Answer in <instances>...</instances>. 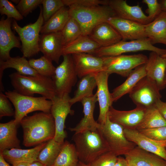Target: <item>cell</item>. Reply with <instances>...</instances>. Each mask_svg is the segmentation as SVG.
Instances as JSON below:
<instances>
[{
  "label": "cell",
  "instance_id": "obj_46",
  "mask_svg": "<svg viewBox=\"0 0 166 166\" xmlns=\"http://www.w3.org/2000/svg\"><path fill=\"white\" fill-rule=\"evenodd\" d=\"M155 106L166 121V102L160 100L156 103Z\"/></svg>",
  "mask_w": 166,
  "mask_h": 166
},
{
  "label": "cell",
  "instance_id": "obj_54",
  "mask_svg": "<svg viewBox=\"0 0 166 166\" xmlns=\"http://www.w3.org/2000/svg\"><path fill=\"white\" fill-rule=\"evenodd\" d=\"M162 56L166 59V53L164 55Z\"/></svg>",
  "mask_w": 166,
  "mask_h": 166
},
{
  "label": "cell",
  "instance_id": "obj_36",
  "mask_svg": "<svg viewBox=\"0 0 166 166\" xmlns=\"http://www.w3.org/2000/svg\"><path fill=\"white\" fill-rule=\"evenodd\" d=\"M52 61L43 56L38 59L32 58L29 60L30 66L40 75L52 78L56 68Z\"/></svg>",
  "mask_w": 166,
  "mask_h": 166
},
{
  "label": "cell",
  "instance_id": "obj_13",
  "mask_svg": "<svg viewBox=\"0 0 166 166\" xmlns=\"http://www.w3.org/2000/svg\"><path fill=\"white\" fill-rule=\"evenodd\" d=\"M125 137L139 148L166 160V140L156 141L146 136L136 129H124Z\"/></svg>",
  "mask_w": 166,
  "mask_h": 166
},
{
  "label": "cell",
  "instance_id": "obj_40",
  "mask_svg": "<svg viewBox=\"0 0 166 166\" xmlns=\"http://www.w3.org/2000/svg\"><path fill=\"white\" fill-rule=\"evenodd\" d=\"M118 157L111 151L106 152L95 159L90 163L89 166H114Z\"/></svg>",
  "mask_w": 166,
  "mask_h": 166
},
{
  "label": "cell",
  "instance_id": "obj_19",
  "mask_svg": "<svg viewBox=\"0 0 166 166\" xmlns=\"http://www.w3.org/2000/svg\"><path fill=\"white\" fill-rule=\"evenodd\" d=\"M77 77L80 78L104 70L102 57L89 53H79L71 55Z\"/></svg>",
  "mask_w": 166,
  "mask_h": 166
},
{
  "label": "cell",
  "instance_id": "obj_22",
  "mask_svg": "<svg viewBox=\"0 0 166 166\" xmlns=\"http://www.w3.org/2000/svg\"><path fill=\"white\" fill-rule=\"evenodd\" d=\"M97 101L96 93L93 96L82 100L81 102L83 107L84 117L76 126L70 128V130L78 133L86 131H94L99 128L100 124L95 121L93 117L94 111Z\"/></svg>",
  "mask_w": 166,
  "mask_h": 166
},
{
  "label": "cell",
  "instance_id": "obj_57",
  "mask_svg": "<svg viewBox=\"0 0 166 166\" xmlns=\"http://www.w3.org/2000/svg\"></svg>",
  "mask_w": 166,
  "mask_h": 166
},
{
  "label": "cell",
  "instance_id": "obj_30",
  "mask_svg": "<svg viewBox=\"0 0 166 166\" xmlns=\"http://www.w3.org/2000/svg\"><path fill=\"white\" fill-rule=\"evenodd\" d=\"M100 47L88 35H82L64 46L63 55L83 53L92 54Z\"/></svg>",
  "mask_w": 166,
  "mask_h": 166
},
{
  "label": "cell",
  "instance_id": "obj_10",
  "mask_svg": "<svg viewBox=\"0 0 166 166\" xmlns=\"http://www.w3.org/2000/svg\"><path fill=\"white\" fill-rule=\"evenodd\" d=\"M104 70L110 75L115 73L127 77L137 67L145 64L148 57L143 54L121 55L115 56L102 57Z\"/></svg>",
  "mask_w": 166,
  "mask_h": 166
},
{
  "label": "cell",
  "instance_id": "obj_45",
  "mask_svg": "<svg viewBox=\"0 0 166 166\" xmlns=\"http://www.w3.org/2000/svg\"><path fill=\"white\" fill-rule=\"evenodd\" d=\"M65 5L69 6L77 5L83 6L100 5H108V0H62Z\"/></svg>",
  "mask_w": 166,
  "mask_h": 166
},
{
  "label": "cell",
  "instance_id": "obj_12",
  "mask_svg": "<svg viewBox=\"0 0 166 166\" xmlns=\"http://www.w3.org/2000/svg\"><path fill=\"white\" fill-rule=\"evenodd\" d=\"M70 97L69 94L60 97L56 96L51 101L52 104L50 113L53 117L55 123V133L54 140L56 141L63 143L66 136L65 128L66 118L69 114H73V111L71 109L69 102Z\"/></svg>",
  "mask_w": 166,
  "mask_h": 166
},
{
  "label": "cell",
  "instance_id": "obj_9",
  "mask_svg": "<svg viewBox=\"0 0 166 166\" xmlns=\"http://www.w3.org/2000/svg\"><path fill=\"white\" fill-rule=\"evenodd\" d=\"M63 56V61L56 68L51 78L56 96L60 97L69 94L78 77L71 55Z\"/></svg>",
  "mask_w": 166,
  "mask_h": 166
},
{
  "label": "cell",
  "instance_id": "obj_7",
  "mask_svg": "<svg viewBox=\"0 0 166 166\" xmlns=\"http://www.w3.org/2000/svg\"><path fill=\"white\" fill-rule=\"evenodd\" d=\"M124 129L121 125L111 121L108 115L105 123L100 124L98 129L110 151L117 156L125 155L136 146L126 138Z\"/></svg>",
  "mask_w": 166,
  "mask_h": 166
},
{
  "label": "cell",
  "instance_id": "obj_3",
  "mask_svg": "<svg viewBox=\"0 0 166 166\" xmlns=\"http://www.w3.org/2000/svg\"><path fill=\"white\" fill-rule=\"evenodd\" d=\"M72 138L79 161L85 164L110 151L98 129L75 133Z\"/></svg>",
  "mask_w": 166,
  "mask_h": 166
},
{
  "label": "cell",
  "instance_id": "obj_35",
  "mask_svg": "<svg viewBox=\"0 0 166 166\" xmlns=\"http://www.w3.org/2000/svg\"><path fill=\"white\" fill-rule=\"evenodd\" d=\"M63 143L56 141L53 138L48 141L39 153L38 161L45 166H51L58 156Z\"/></svg>",
  "mask_w": 166,
  "mask_h": 166
},
{
  "label": "cell",
  "instance_id": "obj_31",
  "mask_svg": "<svg viewBox=\"0 0 166 166\" xmlns=\"http://www.w3.org/2000/svg\"><path fill=\"white\" fill-rule=\"evenodd\" d=\"M70 18L69 8L65 6L54 14L42 26V34L61 32Z\"/></svg>",
  "mask_w": 166,
  "mask_h": 166
},
{
  "label": "cell",
  "instance_id": "obj_50",
  "mask_svg": "<svg viewBox=\"0 0 166 166\" xmlns=\"http://www.w3.org/2000/svg\"><path fill=\"white\" fill-rule=\"evenodd\" d=\"M160 4L161 5L162 11H166V0L162 1Z\"/></svg>",
  "mask_w": 166,
  "mask_h": 166
},
{
  "label": "cell",
  "instance_id": "obj_11",
  "mask_svg": "<svg viewBox=\"0 0 166 166\" xmlns=\"http://www.w3.org/2000/svg\"><path fill=\"white\" fill-rule=\"evenodd\" d=\"M156 83L146 76L142 78L129 93L136 106L147 109L155 106L161 98Z\"/></svg>",
  "mask_w": 166,
  "mask_h": 166
},
{
  "label": "cell",
  "instance_id": "obj_27",
  "mask_svg": "<svg viewBox=\"0 0 166 166\" xmlns=\"http://www.w3.org/2000/svg\"><path fill=\"white\" fill-rule=\"evenodd\" d=\"M146 76L145 64L140 65L133 70L121 85L115 88L110 93V97L113 103L124 95L129 93L138 82Z\"/></svg>",
  "mask_w": 166,
  "mask_h": 166
},
{
  "label": "cell",
  "instance_id": "obj_37",
  "mask_svg": "<svg viewBox=\"0 0 166 166\" xmlns=\"http://www.w3.org/2000/svg\"><path fill=\"white\" fill-rule=\"evenodd\" d=\"M64 46L82 35L81 27L77 21L70 17L61 31Z\"/></svg>",
  "mask_w": 166,
  "mask_h": 166
},
{
  "label": "cell",
  "instance_id": "obj_18",
  "mask_svg": "<svg viewBox=\"0 0 166 166\" xmlns=\"http://www.w3.org/2000/svg\"><path fill=\"white\" fill-rule=\"evenodd\" d=\"M146 109L136 106L132 110L121 111L115 109L112 106L107 115L111 121L121 125L124 129H136L142 120Z\"/></svg>",
  "mask_w": 166,
  "mask_h": 166
},
{
  "label": "cell",
  "instance_id": "obj_33",
  "mask_svg": "<svg viewBox=\"0 0 166 166\" xmlns=\"http://www.w3.org/2000/svg\"><path fill=\"white\" fill-rule=\"evenodd\" d=\"M79 160L74 144L65 141L51 166H77Z\"/></svg>",
  "mask_w": 166,
  "mask_h": 166
},
{
  "label": "cell",
  "instance_id": "obj_23",
  "mask_svg": "<svg viewBox=\"0 0 166 166\" xmlns=\"http://www.w3.org/2000/svg\"><path fill=\"white\" fill-rule=\"evenodd\" d=\"M46 143H43L29 149L13 148L0 152L6 161L12 165L20 163H31L38 161L39 154Z\"/></svg>",
  "mask_w": 166,
  "mask_h": 166
},
{
  "label": "cell",
  "instance_id": "obj_53",
  "mask_svg": "<svg viewBox=\"0 0 166 166\" xmlns=\"http://www.w3.org/2000/svg\"><path fill=\"white\" fill-rule=\"evenodd\" d=\"M11 1L13 2L14 3H15L17 4L19 2L20 0H11Z\"/></svg>",
  "mask_w": 166,
  "mask_h": 166
},
{
  "label": "cell",
  "instance_id": "obj_55",
  "mask_svg": "<svg viewBox=\"0 0 166 166\" xmlns=\"http://www.w3.org/2000/svg\"><path fill=\"white\" fill-rule=\"evenodd\" d=\"M128 163L129 164V166H135V165H134L133 164H132L129 163Z\"/></svg>",
  "mask_w": 166,
  "mask_h": 166
},
{
  "label": "cell",
  "instance_id": "obj_21",
  "mask_svg": "<svg viewBox=\"0 0 166 166\" xmlns=\"http://www.w3.org/2000/svg\"><path fill=\"white\" fill-rule=\"evenodd\" d=\"M12 18H2L0 21V60L5 61L11 57L12 48H22L19 38L11 29Z\"/></svg>",
  "mask_w": 166,
  "mask_h": 166
},
{
  "label": "cell",
  "instance_id": "obj_15",
  "mask_svg": "<svg viewBox=\"0 0 166 166\" xmlns=\"http://www.w3.org/2000/svg\"><path fill=\"white\" fill-rule=\"evenodd\" d=\"M109 75L104 70L95 74L97 87L96 93L99 106L98 122L101 124L105 123L109 109L113 104L108 86V79Z\"/></svg>",
  "mask_w": 166,
  "mask_h": 166
},
{
  "label": "cell",
  "instance_id": "obj_39",
  "mask_svg": "<svg viewBox=\"0 0 166 166\" xmlns=\"http://www.w3.org/2000/svg\"><path fill=\"white\" fill-rule=\"evenodd\" d=\"M0 13L1 15H5L7 18H13L16 21H20L23 18L16 7L7 0H0Z\"/></svg>",
  "mask_w": 166,
  "mask_h": 166
},
{
  "label": "cell",
  "instance_id": "obj_34",
  "mask_svg": "<svg viewBox=\"0 0 166 166\" xmlns=\"http://www.w3.org/2000/svg\"><path fill=\"white\" fill-rule=\"evenodd\" d=\"M166 126V121L155 106L146 109L144 117L136 129L137 130Z\"/></svg>",
  "mask_w": 166,
  "mask_h": 166
},
{
  "label": "cell",
  "instance_id": "obj_1",
  "mask_svg": "<svg viewBox=\"0 0 166 166\" xmlns=\"http://www.w3.org/2000/svg\"><path fill=\"white\" fill-rule=\"evenodd\" d=\"M20 124L23 131V144L25 146L38 145L54 137L55 123L50 113L42 112L26 116Z\"/></svg>",
  "mask_w": 166,
  "mask_h": 166
},
{
  "label": "cell",
  "instance_id": "obj_44",
  "mask_svg": "<svg viewBox=\"0 0 166 166\" xmlns=\"http://www.w3.org/2000/svg\"><path fill=\"white\" fill-rule=\"evenodd\" d=\"M10 100L2 91L0 92V118L15 115V111L12 108Z\"/></svg>",
  "mask_w": 166,
  "mask_h": 166
},
{
  "label": "cell",
  "instance_id": "obj_38",
  "mask_svg": "<svg viewBox=\"0 0 166 166\" xmlns=\"http://www.w3.org/2000/svg\"><path fill=\"white\" fill-rule=\"evenodd\" d=\"M42 14L44 22L47 21L65 5L62 0H43Z\"/></svg>",
  "mask_w": 166,
  "mask_h": 166
},
{
  "label": "cell",
  "instance_id": "obj_56",
  "mask_svg": "<svg viewBox=\"0 0 166 166\" xmlns=\"http://www.w3.org/2000/svg\"><path fill=\"white\" fill-rule=\"evenodd\" d=\"M165 83L166 84V78H165Z\"/></svg>",
  "mask_w": 166,
  "mask_h": 166
},
{
  "label": "cell",
  "instance_id": "obj_47",
  "mask_svg": "<svg viewBox=\"0 0 166 166\" xmlns=\"http://www.w3.org/2000/svg\"><path fill=\"white\" fill-rule=\"evenodd\" d=\"M114 166H129V164L125 158L119 156Z\"/></svg>",
  "mask_w": 166,
  "mask_h": 166
},
{
  "label": "cell",
  "instance_id": "obj_25",
  "mask_svg": "<svg viewBox=\"0 0 166 166\" xmlns=\"http://www.w3.org/2000/svg\"><path fill=\"white\" fill-rule=\"evenodd\" d=\"M128 163L135 166H166V160L136 146L124 155Z\"/></svg>",
  "mask_w": 166,
  "mask_h": 166
},
{
  "label": "cell",
  "instance_id": "obj_48",
  "mask_svg": "<svg viewBox=\"0 0 166 166\" xmlns=\"http://www.w3.org/2000/svg\"><path fill=\"white\" fill-rule=\"evenodd\" d=\"M0 166H11L4 158L2 154L0 152Z\"/></svg>",
  "mask_w": 166,
  "mask_h": 166
},
{
  "label": "cell",
  "instance_id": "obj_43",
  "mask_svg": "<svg viewBox=\"0 0 166 166\" xmlns=\"http://www.w3.org/2000/svg\"><path fill=\"white\" fill-rule=\"evenodd\" d=\"M142 2L148 6L145 12L148 14V16L150 22L153 21L162 11L161 4L157 0H143Z\"/></svg>",
  "mask_w": 166,
  "mask_h": 166
},
{
  "label": "cell",
  "instance_id": "obj_4",
  "mask_svg": "<svg viewBox=\"0 0 166 166\" xmlns=\"http://www.w3.org/2000/svg\"><path fill=\"white\" fill-rule=\"evenodd\" d=\"M69 7L70 16L79 23L82 35H89L97 26L107 22L110 17H115L114 12L109 5L89 6L72 5Z\"/></svg>",
  "mask_w": 166,
  "mask_h": 166
},
{
  "label": "cell",
  "instance_id": "obj_5",
  "mask_svg": "<svg viewBox=\"0 0 166 166\" xmlns=\"http://www.w3.org/2000/svg\"><path fill=\"white\" fill-rule=\"evenodd\" d=\"M5 94L14 106V120L18 125L28 114L33 112L40 111L50 113L52 102L44 97H35L23 95L15 90H8L5 92Z\"/></svg>",
  "mask_w": 166,
  "mask_h": 166
},
{
  "label": "cell",
  "instance_id": "obj_52",
  "mask_svg": "<svg viewBox=\"0 0 166 166\" xmlns=\"http://www.w3.org/2000/svg\"><path fill=\"white\" fill-rule=\"evenodd\" d=\"M77 166H89V165L85 164L81 161H79Z\"/></svg>",
  "mask_w": 166,
  "mask_h": 166
},
{
  "label": "cell",
  "instance_id": "obj_8",
  "mask_svg": "<svg viewBox=\"0 0 166 166\" xmlns=\"http://www.w3.org/2000/svg\"><path fill=\"white\" fill-rule=\"evenodd\" d=\"M143 51L155 52L161 56L166 53V49L153 45L150 40L147 38L129 41L121 40L111 46L100 47L91 54L102 57L115 56L124 53Z\"/></svg>",
  "mask_w": 166,
  "mask_h": 166
},
{
  "label": "cell",
  "instance_id": "obj_32",
  "mask_svg": "<svg viewBox=\"0 0 166 166\" xmlns=\"http://www.w3.org/2000/svg\"><path fill=\"white\" fill-rule=\"evenodd\" d=\"M96 87L97 84L95 74L86 75L81 78L74 96L69 100L71 105L78 102H81L84 98L93 96L94 95L93 90Z\"/></svg>",
  "mask_w": 166,
  "mask_h": 166
},
{
  "label": "cell",
  "instance_id": "obj_29",
  "mask_svg": "<svg viewBox=\"0 0 166 166\" xmlns=\"http://www.w3.org/2000/svg\"><path fill=\"white\" fill-rule=\"evenodd\" d=\"M18 125L14 119L0 124V152L6 149L20 148V142L17 136Z\"/></svg>",
  "mask_w": 166,
  "mask_h": 166
},
{
  "label": "cell",
  "instance_id": "obj_28",
  "mask_svg": "<svg viewBox=\"0 0 166 166\" xmlns=\"http://www.w3.org/2000/svg\"><path fill=\"white\" fill-rule=\"evenodd\" d=\"M8 68H13L22 75L37 76L40 75L30 65L29 61L24 56L10 57L5 61L0 60V91H4L2 78L4 70Z\"/></svg>",
  "mask_w": 166,
  "mask_h": 166
},
{
  "label": "cell",
  "instance_id": "obj_14",
  "mask_svg": "<svg viewBox=\"0 0 166 166\" xmlns=\"http://www.w3.org/2000/svg\"><path fill=\"white\" fill-rule=\"evenodd\" d=\"M107 22L112 26L121 36L122 40H134L147 38L144 25L116 17L109 18Z\"/></svg>",
  "mask_w": 166,
  "mask_h": 166
},
{
  "label": "cell",
  "instance_id": "obj_6",
  "mask_svg": "<svg viewBox=\"0 0 166 166\" xmlns=\"http://www.w3.org/2000/svg\"><path fill=\"white\" fill-rule=\"evenodd\" d=\"M44 22L41 7L38 17L34 23L21 27L18 24L16 20L13 19L12 27L19 35L22 42L21 50L23 56L25 57L30 58L40 52L39 33Z\"/></svg>",
  "mask_w": 166,
  "mask_h": 166
},
{
  "label": "cell",
  "instance_id": "obj_20",
  "mask_svg": "<svg viewBox=\"0 0 166 166\" xmlns=\"http://www.w3.org/2000/svg\"><path fill=\"white\" fill-rule=\"evenodd\" d=\"M146 76L154 81L160 90L166 87V59L151 52L145 64Z\"/></svg>",
  "mask_w": 166,
  "mask_h": 166
},
{
  "label": "cell",
  "instance_id": "obj_49",
  "mask_svg": "<svg viewBox=\"0 0 166 166\" xmlns=\"http://www.w3.org/2000/svg\"><path fill=\"white\" fill-rule=\"evenodd\" d=\"M28 166H45L42 164L37 161L30 163Z\"/></svg>",
  "mask_w": 166,
  "mask_h": 166
},
{
  "label": "cell",
  "instance_id": "obj_51",
  "mask_svg": "<svg viewBox=\"0 0 166 166\" xmlns=\"http://www.w3.org/2000/svg\"><path fill=\"white\" fill-rule=\"evenodd\" d=\"M30 164L28 163H20L13 164L12 166H28Z\"/></svg>",
  "mask_w": 166,
  "mask_h": 166
},
{
  "label": "cell",
  "instance_id": "obj_26",
  "mask_svg": "<svg viewBox=\"0 0 166 166\" xmlns=\"http://www.w3.org/2000/svg\"><path fill=\"white\" fill-rule=\"evenodd\" d=\"M145 33L153 45H166V11H162L152 21L144 25Z\"/></svg>",
  "mask_w": 166,
  "mask_h": 166
},
{
  "label": "cell",
  "instance_id": "obj_17",
  "mask_svg": "<svg viewBox=\"0 0 166 166\" xmlns=\"http://www.w3.org/2000/svg\"><path fill=\"white\" fill-rule=\"evenodd\" d=\"M108 5L114 12L115 17L144 25L150 22L148 17L138 4L131 6L127 4L126 0H108Z\"/></svg>",
  "mask_w": 166,
  "mask_h": 166
},
{
  "label": "cell",
  "instance_id": "obj_41",
  "mask_svg": "<svg viewBox=\"0 0 166 166\" xmlns=\"http://www.w3.org/2000/svg\"><path fill=\"white\" fill-rule=\"evenodd\" d=\"M138 130L153 140L159 141L166 140V126Z\"/></svg>",
  "mask_w": 166,
  "mask_h": 166
},
{
  "label": "cell",
  "instance_id": "obj_2",
  "mask_svg": "<svg viewBox=\"0 0 166 166\" xmlns=\"http://www.w3.org/2000/svg\"><path fill=\"white\" fill-rule=\"evenodd\" d=\"M15 91L23 95L34 96L39 94L52 101L56 96L51 78L41 75L37 76L22 75L17 72L9 76Z\"/></svg>",
  "mask_w": 166,
  "mask_h": 166
},
{
  "label": "cell",
  "instance_id": "obj_42",
  "mask_svg": "<svg viewBox=\"0 0 166 166\" xmlns=\"http://www.w3.org/2000/svg\"><path fill=\"white\" fill-rule=\"evenodd\" d=\"M43 0H21L16 6L21 14L26 16L40 4Z\"/></svg>",
  "mask_w": 166,
  "mask_h": 166
},
{
  "label": "cell",
  "instance_id": "obj_24",
  "mask_svg": "<svg viewBox=\"0 0 166 166\" xmlns=\"http://www.w3.org/2000/svg\"><path fill=\"white\" fill-rule=\"evenodd\" d=\"M88 36L101 47L111 46L122 40L117 31L107 22L97 26Z\"/></svg>",
  "mask_w": 166,
  "mask_h": 166
},
{
  "label": "cell",
  "instance_id": "obj_16",
  "mask_svg": "<svg viewBox=\"0 0 166 166\" xmlns=\"http://www.w3.org/2000/svg\"><path fill=\"white\" fill-rule=\"evenodd\" d=\"M64 44L61 32L42 34L40 36V51L51 61L58 64L63 56Z\"/></svg>",
  "mask_w": 166,
  "mask_h": 166
}]
</instances>
